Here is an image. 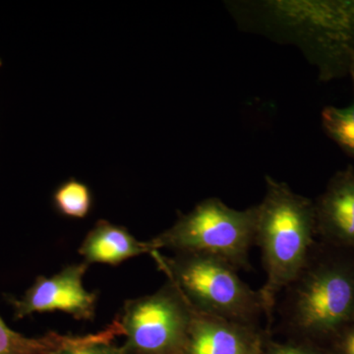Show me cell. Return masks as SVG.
<instances>
[{"label": "cell", "instance_id": "1", "mask_svg": "<svg viewBox=\"0 0 354 354\" xmlns=\"http://www.w3.org/2000/svg\"><path fill=\"white\" fill-rule=\"evenodd\" d=\"M266 191L257 205L255 243L262 251L266 281L259 290L264 314L271 321L277 298L304 270L316 230L315 205L288 184L265 177Z\"/></svg>", "mask_w": 354, "mask_h": 354}, {"label": "cell", "instance_id": "2", "mask_svg": "<svg viewBox=\"0 0 354 354\" xmlns=\"http://www.w3.org/2000/svg\"><path fill=\"white\" fill-rule=\"evenodd\" d=\"M151 255L198 313L250 326L264 314L259 290L244 283L237 269L225 261L198 253L167 257L157 250Z\"/></svg>", "mask_w": 354, "mask_h": 354}, {"label": "cell", "instance_id": "3", "mask_svg": "<svg viewBox=\"0 0 354 354\" xmlns=\"http://www.w3.org/2000/svg\"><path fill=\"white\" fill-rule=\"evenodd\" d=\"M256 223L257 206L236 209L212 197L189 213L179 214L171 227L151 241L157 250L205 254L243 269L249 266V251L255 243Z\"/></svg>", "mask_w": 354, "mask_h": 354}, {"label": "cell", "instance_id": "4", "mask_svg": "<svg viewBox=\"0 0 354 354\" xmlns=\"http://www.w3.org/2000/svg\"><path fill=\"white\" fill-rule=\"evenodd\" d=\"M285 320L299 337L334 334L354 319V272L344 265H306L286 288Z\"/></svg>", "mask_w": 354, "mask_h": 354}, {"label": "cell", "instance_id": "5", "mask_svg": "<svg viewBox=\"0 0 354 354\" xmlns=\"http://www.w3.org/2000/svg\"><path fill=\"white\" fill-rule=\"evenodd\" d=\"M193 310L167 281L153 295L130 299L120 318L125 354H177L189 330Z\"/></svg>", "mask_w": 354, "mask_h": 354}, {"label": "cell", "instance_id": "6", "mask_svg": "<svg viewBox=\"0 0 354 354\" xmlns=\"http://www.w3.org/2000/svg\"><path fill=\"white\" fill-rule=\"evenodd\" d=\"M281 3L301 17L302 41L321 79L329 81L348 75L354 57V0Z\"/></svg>", "mask_w": 354, "mask_h": 354}, {"label": "cell", "instance_id": "7", "mask_svg": "<svg viewBox=\"0 0 354 354\" xmlns=\"http://www.w3.org/2000/svg\"><path fill=\"white\" fill-rule=\"evenodd\" d=\"M85 262L69 265L55 276L38 277L21 298H10L14 318L21 320L34 313L62 311L81 321L94 319L97 295L83 286L88 269Z\"/></svg>", "mask_w": 354, "mask_h": 354}, {"label": "cell", "instance_id": "8", "mask_svg": "<svg viewBox=\"0 0 354 354\" xmlns=\"http://www.w3.org/2000/svg\"><path fill=\"white\" fill-rule=\"evenodd\" d=\"M263 346L262 335L256 326L232 322L193 310L189 330L177 354H258Z\"/></svg>", "mask_w": 354, "mask_h": 354}, {"label": "cell", "instance_id": "9", "mask_svg": "<svg viewBox=\"0 0 354 354\" xmlns=\"http://www.w3.org/2000/svg\"><path fill=\"white\" fill-rule=\"evenodd\" d=\"M315 205L316 230L354 245V167L337 172Z\"/></svg>", "mask_w": 354, "mask_h": 354}, {"label": "cell", "instance_id": "10", "mask_svg": "<svg viewBox=\"0 0 354 354\" xmlns=\"http://www.w3.org/2000/svg\"><path fill=\"white\" fill-rule=\"evenodd\" d=\"M157 251L152 241H139L120 225L100 220L88 232L78 252L90 265L102 263L118 266L130 258Z\"/></svg>", "mask_w": 354, "mask_h": 354}, {"label": "cell", "instance_id": "11", "mask_svg": "<svg viewBox=\"0 0 354 354\" xmlns=\"http://www.w3.org/2000/svg\"><path fill=\"white\" fill-rule=\"evenodd\" d=\"M123 335L120 319H115L106 329L86 335H60L57 333L39 337H28L14 332L0 317V354H50L62 349L81 346L102 339H114Z\"/></svg>", "mask_w": 354, "mask_h": 354}, {"label": "cell", "instance_id": "12", "mask_svg": "<svg viewBox=\"0 0 354 354\" xmlns=\"http://www.w3.org/2000/svg\"><path fill=\"white\" fill-rule=\"evenodd\" d=\"M53 203L55 211L65 218H84L93 208L94 197L87 184L70 178L58 186Z\"/></svg>", "mask_w": 354, "mask_h": 354}, {"label": "cell", "instance_id": "13", "mask_svg": "<svg viewBox=\"0 0 354 354\" xmlns=\"http://www.w3.org/2000/svg\"><path fill=\"white\" fill-rule=\"evenodd\" d=\"M321 118L326 134L354 160V102L346 108L327 106Z\"/></svg>", "mask_w": 354, "mask_h": 354}, {"label": "cell", "instance_id": "14", "mask_svg": "<svg viewBox=\"0 0 354 354\" xmlns=\"http://www.w3.org/2000/svg\"><path fill=\"white\" fill-rule=\"evenodd\" d=\"M50 354H125L123 346L113 344V339H102L62 349Z\"/></svg>", "mask_w": 354, "mask_h": 354}, {"label": "cell", "instance_id": "15", "mask_svg": "<svg viewBox=\"0 0 354 354\" xmlns=\"http://www.w3.org/2000/svg\"><path fill=\"white\" fill-rule=\"evenodd\" d=\"M262 354H319L304 342H264Z\"/></svg>", "mask_w": 354, "mask_h": 354}, {"label": "cell", "instance_id": "16", "mask_svg": "<svg viewBox=\"0 0 354 354\" xmlns=\"http://www.w3.org/2000/svg\"><path fill=\"white\" fill-rule=\"evenodd\" d=\"M339 351L342 354H354V327L346 330L342 335Z\"/></svg>", "mask_w": 354, "mask_h": 354}, {"label": "cell", "instance_id": "17", "mask_svg": "<svg viewBox=\"0 0 354 354\" xmlns=\"http://www.w3.org/2000/svg\"><path fill=\"white\" fill-rule=\"evenodd\" d=\"M348 75L351 77V79H353L354 87V57L353 60H351V65H349Z\"/></svg>", "mask_w": 354, "mask_h": 354}, {"label": "cell", "instance_id": "18", "mask_svg": "<svg viewBox=\"0 0 354 354\" xmlns=\"http://www.w3.org/2000/svg\"><path fill=\"white\" fill-rule=\"evenodd\" d=\"M2 66V62H1V59H0V67Z\"/></svg>", "mask_w": 354, "mask_h": 354}, {"label": "cell", "instance_id": "19", "mask_svg": "<svg viewBox=\"0 0 354 354\" xmlns=\"http://www.w3.org/2000/svg\"><path fill=\"white\" fill-rule=\"evenodd\" d=\"M262 349H263V348H262ZM258 354H262V351H261V353H258Z\"/></svg>", "mask_w": 354, "mask_h": 354}]
</instances>
